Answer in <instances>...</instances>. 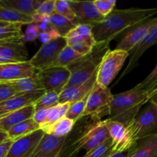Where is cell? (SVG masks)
<instances>
[{
    "mask_svg": "<svg viewBox=\"0 0 157 157\" xmlns=\"http://www.w3.org/2000/svg\"><path fill=\"white\" fill-rule=\"evenodd\" d=\"M36 73L37 70L29 62V60L25 62L0 64V81L34 78Z\"/></svg>",
    "mask_w": 157,
    "mask_h": 157,
    "instance_id": "cell-17",
    "label": "cell"
},
{
    "mask_svg": "<svg viewBox=\"0 0 157 157\" xmlns=\"http://www.w3.org/2000/svg\"><path fill=\"white\" fill-rule=\"evenodd\" d=\"M70 4L75 15L77 25H88L93 27L104 19L105 17L97 10L93 1L70 0Z\"/></svg>",
    "mask_w": 157,
    "mask_h": 157,
    "instance_id": "cell-12",
    "label": "cell"
},
{
    "mask_svg": "<svg viewBox=\"0 0 157 157\" xmlns=\"http://www.w3.org/2000/svg\"><path fill=\"white\" fill-rule=\"evenodd\" d=\"M109 43L107 41L96 43L89 53L83 55L68 66L70 78L65 88L83 84L96 73L103 57L110 50Z\"/></svg>",
    "mask_w": 157,
    "mask_h": 157,
    "instance_id": "cell-3",
    "label": "cell"
},
{
    "mask_svg": "<svg viewBox=\"0 0 157 157\" xmlns=\"http://www.w3.org/2000/svg\"><path fill=\"white\" fill-rule=\"evenodd\" d=\"M38 130H40V126L32 118H29L12 127L7 132V136L9 139L14 141L31 134Z\"/></svg>",
    "mask_w": 157,
    "mask_h": 157,
    "instance_id": "cell-23",
    "label": "cell"
},
{
    "mask_svg": "<svg viewBox=\"0 0 157 157\" xmlns=\"http://www.w3.org/2000/svg\"><path fill=\"white\" fill-rule=\"evenodd\" d=\"M155 15L157 8L115 9L101 22L92 27V33L97 43L110 42L122 32L144 20L155 17Z\"/></svg>",
    "mask_w": 157,
    "mask_h": 157,
    "instance_id": "cell-1",
    "label": "cell"
},
{
    "mask_svg": "<svg viewBox=\"0 0 157 157\" xmlns=\"http://www.w3.org/2000/svg\"><path fill=\"white\" fill-rule=\"evenodd\" d=\"M112 96L109 87H103L95 84L88 96L82 117L91 116L101 120L103 117L109 116Z\"/></svg>",
    "mask_w": 157,
    "mask_h": 157,
    "instance_id": "cell-7",
    "label": "cell"
},
{
    "mask_svg": "<svg viewBox=\"0 0 157 157\" xmlns=\"http://www.w3.org/2000/svg\"><path fill=\"white\" fill-rule=\"evenodd\" d=\"M48 109H40V110H35L33 115H32V119L34 120L35 123L41 126L43 124L46 119V116H47Z\"/></svg>",
    "mask_w": 157,
    "mask_h": 157,
    "instance_id": "cell-43",
    "label": "cell"
},
{
    "mask_svg": "<svg viewBox=\"0 0 157 157\" xmlns=\"http://www.w3.org/2000/svg\"><path fill=\"white\" fill-rule=\"evenodd\" d=\"M89 94L85 97V98H83V99L79 100V101L71 103L69 110H68L67 113L66 115V117L69 118V120L75 121V122H76L81 117L83 112H84L85 108H86V102H87V98Z\"/></svg>",
    "mask_w": 157,
    "mask_h": 157,
    "instance_id": "cell-34",
    "label": "cell"
},
{
    "mask_svg": "<svg viewBox=\"0 0 157 157\" xmlns=\"http://www.w3.org/2000/svg\"><path fill=\"white\" fill-rule=\"evenodd\" d=\"M34 112H35V107L33 104L1 116L0 130L7 133V132L16 124L29 118H32Z\"/></svg>",
    "mask_w": 157,
    "mask_h": 157,
    "instance_id": "cell-21",
    "label": "cell"
},
{
    "mask_svg": "<svg viewBox=\"0 0 157 157\" xmlns=\"http://www.w3.org/2000/svg\"><path fill=\"white\" fill-rule=\"evenodd\" d=\"M50 25L57 31L61 37H65L71 30L75 27V25L66 17L58 14L53 13L46 18Z\"/></svg>",
    "mask_w": 157,
    "mask_h": 157,
    "instance_id": "cell-26",
    "label": "cell"
},
{
    "mask_svg": "<svg viewBox=\"0 0 157 157\" xmlns=\"http://www.w3.org/2000/svg\"><path fill=\"white\" fill-rule=\"evenodd\" d=\"M83 55L78 54L73 49L71 48L68 45H66L64 48L62 50L60 54L58 55V58L55 60V62L51 66H58V67H67L72 63L75 62L76 60H78L80 57Z\"/></svg>",
    "mask_w": 157,
    "mask_h": 157,
    "instance_id": "cell-30",
    "label": "cell"
},
{
    "mask_svg": "<svg viewBox=\"0 0 157 157\" xmlns=\"http://www.w3.org/2000/svg\"><path fill=\"white\" fill-rule=\"evenodd\" d=\"M129 150L128 157H157V133L139 140Z\"/></svg>",
    "mask_w": 157,
    "mask_h": 157,
    "instance_id": "cell-22",
    "label": "cell"
},
{
    "mask_svg": "<svg viewBox=\"0 0 157 157\" xmlns=\"http://www.w3.org/2000/svg\"><path fill=\"white\" fill-rule=\"evenodd\" d=\"M102 120L91 116L80 117L75 122L70 133L66 136L58 157H75L82 150L86 135L92 127Z\"/></svg>",
    "mask_w": 157,
    "mask_h": 157,
    "instance_id": "cell-4",
    "label": "cell"
},
{
    "mask_svg": "<svg viewBox=\"0 0 157 157\" xmlns=\"http://www.w3.org/2000/svg\"><path fill=\"white\" fill-rule=\"evenodd\" d=\"M96 73L83 84L66 87L59 94V104L73 103L87 96L96 84Z\"/></svg>",
    "mask_w": 157,
    "mask_h": 157,
    "instance_id": "cell-19",
    "label": "cell"
},
{
    "mask_svg": "<svg viewBox=\"0 0 157 157\" xmlns=\"http://www.w3.org/2000/svg\"><path fill=\"white\" fill-rule=\"evenodd\" d=\"M34 7L35 14L42 17H49L55 13V0H35Z\"/></svg>",
    "mask_w": 157,
    "mask_h": 157,
    "instance_id": "cell-36",
    "label": "cell"
},
{
    "mask_svg": "<svg viewBox=\"0 0 157 157\" xmlns=\"http://www.w3.org/2000/svg\"><path fill=\"white\" fill-rule=\"evenodd\" d=\"M157 22V16L148 18L125 31V34L119 41L117 50L132 52V51L143 41L152 25Z\"/></svg>",
    "mask_w": 157,
    "mask_h": 157,
    "instance_id": "cell-10",
    "label": "cell"
},
{
    "mask_svg": "<svg viewBox=\"0 0 157 157\" xmlns=\"http://www.w3.org/2000/svg\"><path fill=\"white\" fill-rule=\"evenodd\" d=\"M29 61V53L22 38L0 41V64Z\"/></svg>",
    "mask_w": 157,
    "mask_h": 157,
    "instance_id": "cell-11",
    "label": "cell"
},
{
    "mask_svg": "<svg viewBox=\"0 0 157 157\" xmlns=\"http://www.w3.org/2000/svg\"><path fill=\"white\" fill-rule=\"evenodd\" d=\"M139 88L147 93L151 94L157 87V64L153 70L142 82L137 84Z\"/></svg>",
    "mask_w": 157,
    "mask_h": 157,
    "instance_id": "cell-38",
    "label": "cell"
},
{
    "mask_svg": "<svg viewBox=\"0 0 157 157\" xmlns=\"http://www.w3.org/2000/svg\"><path fill=\"white\" fill-rule=\"evenodd\" d=\"M112 142L114 153L126 152L135 144L125 125L117 121L105 120Z\"/></svg>",
    "mask_w": 157,
    "mask_h": 157,
    "instance_id": "cell-13",
    "label": "cell"
},
{
    "mask_svg": "<svg viewBox=\"0 0 157 157\" xmlns=\"http://www.w3.org/2000/svg\"><path fill=\"white\" fill-rule=\"evenodd\" d=\"M22 24H11L4 26H0V41L9 39V38H23V32L22 31Z\"/></svg>",
    "mask_w": 157,
    "mask_h": 157,
    "instance_id": "cell-33",
    "label": "cell"
},
{
    "mask_svg": "<svg viewBox=\"0 0 157 157\" xmlns=\"http://www.w3.org/2000/svg\"><path fill=\"white\" fill-rule=\"evenodd\" d=\"M34 2L35 0H0V6L33 16L35 14Z\"/></svg>",
    "mask_w": 157,
    "mask_h": 157,
    "instance_id": "cell-27",
    "label": "cell"
},
{
    "mask_svg": "<svg viewBox=\"0 0 157 157\" xmlns=\"http://www.w3.org/2000/svg\"><path fill=\"white\" fill-rule=\"evenodd\" d=\"M66 46V41L64 37H59L42 44L38 52L29 59V62L37 71L50 67Z\"/></svg>",
    "mask_w": 157,
    "mask_h": 157,
    "instance_id": "cell-9",
    "label": "cell"
},
{
    "mask_svg": "<svg viewBox=\"0 0 157 157\" xmlns=\"http://www.w3.org/2000/svg\"><path fill=\"white\" fill-rule=\"evenodd\" d=\"M59 94L58 92L46 91V93L34 103L35 110L40 109H49L59 104Z\"/></svg>",
    "mask_w": 157,
    "mask_h": 157,
    "instance_id": "cell-31",
    "label": "cell"
},
{
    "mask_svg": "<svg viewBox=\"0 0 157 157\" xmlns=\"http://www.w3.org/2000/svg\"><path fill=\"white\" fill-rule=\"evenodd\" d=\"M113 153L112 140L109 138L96 148L93 149L89 153H86L83 157H109Z\"/></svg>",
    "mask_w": 157,
    "mask_h": 157,
    "instance_id": "cell-35",
    "label": "cell"
},
{
    "mask_svg": "<svg viewBox=\"0 0 157 157\" xmlns=\"http://www.w3.org/2000/svg\"><path fill=\"white\" fill-rule=\"evenodd\" d=\"M134 143L157 133V107L149 103L135 119L126 126Z\"/></svg>",
    "mask_w": 157,
    "mask_h": 157,
    "instance_id": "cell-5",
    "label": "cell"
},
{
    "mask_svg": "<svg viewBox=\"0 0 157 157\" xmlns=\"http://www.w3.org/2000/svg\"><path fill=\"white\" fill-rule=\"evenodd\" d=\"M35 78L45 91L61 93L70 78V72L67 67L50 66L37 71Z\"/></svg>",
    "mask_w": 157,
    "mask_h": 157,
    "instance_id": "cell-8",
    "label": "cell"
},
{
    "mask_svg": "<svg viewBox=\"0 0 157 157\" xmlns=\"http://www.w3.org/2000/svg\"><path fill=\"white\" fill-rule=\"evenodd\" d=\"M64 38L66 41V45L70 47L80 55H87L92 51V48H91L83 39V38L74 31V29L71 30Z\"/></svg>",
    "mask_w": 157,
    "mask_h": 157,
    "instance_id": "cell-28",
    "label": "cell"
},
{
    "mask_svg": "<svg viewBox=\"0 0 157 157\" xmlns=\"http://www.w3.org/2000/svg\"><path fill=\"white\" fill-rule=\"evenodd\" d=\"M94 5L103 16L106 17L115 9L116 1L115 0H94Z\"/></svg>",
    "mask_w": 157,
    "mask_h": 157,
    "instance_id": "cell-39",
    "label": "cell"
},
{
    "mask_svg": "<svg viewBox=\"0 0 157 157\" xmlns=\"http://www.w3.org/2000/svg\"><path fill=\"white\" fill-rule=\"evenodd\" d=\"M9 24H11V23H6V22H3V21H0V26H4Z\"/></svg>",
    "mask_w": 157,
    "mask_h": 157,
    "instance_id": "cell-48",
    "label": "cell"
},
{
    "mask_svg": "<svg viewBox=\"0 0 157 157\" xmlns=\"http://www.w3.org/2000/svg\"><path fill=\"white\" fill-rule=\"evenodd\" d=\"M60 35L57 32V31H55V29L52 28V29L49 31H46V32H39V35H38V39L40 40L42 44L45 43L49 42V41H52L54 39H56V38H59Z\"/></svg>",
    "mask_w": 157,
    "mask_h": 157,
    "instance_id": "cell-42",
    "label": "cell"
},
{
    "mask_svg": "<svg viewBox=\"0 0 157 157\" xmlns=\"http://www.w3.org/2000/svg\"><path fill=\"white\" fill-rule=\"evenodd\" d=\"M7 138H8L7 133L2 131V130H0V144H1L2 142H4Z\"/></svg>",
    "mask_w": 157,
    "mask_h": 157,
    "instance_id": "cell-47",
    "label": "cell"
},
{
    "mask_svg": "<svg viewBox=\"0 0 157 157\" xmlns=\"http://www.w3.org/2000/svg\"><path fill=\"white\" fill-rule=\"evenodd\" d=\"M16 94L18 93L9 84L3 81H0V103L4 102Z\"/></svg>",
    "mask_w": 157,
    "mask_h": 157,
    "instance_id": "cell-41",
    "label": "cell"
},
{
    "mask_svg": "<svg viewBox=\"0 0 157 157\" xmlns=\"http://www.w3.org/2000/svg\"><path fill=\"white\" fill-rule=\"evenodd\" d=\"M65 139L45 133L31 157H58Z\"/></svg>",
    "mask_w": 157,
    "mask_h": 157,
    "instance_id": "cell-18",
    "label": "cell"
},
{
    "mask_svg": "<svg viewBox=\"0 0 157 157\" xmlns=\"http://www.w3.org/2000/svg\"><path fill=\"white\" fill-rule=\"evenodd\" d=\"M156 88L149 94L136 85L127 91L114 94L107 119L128 126L138 115L143 104L149 102Z\"/></svg>",
    "mask_w": 157,
    "mask_h": 157,
    "instance_id": "cell-2",
    "label": "cell"
},
{
    "mask_svg": "<svg viewBox=\"0 0 157 157\" xmlns=\"http://www.w3.org/2000/svg\"><path fill=\"white\" fill-rule=\"evenodd\" d=\"M129 154V150L126 152H122V153H114L109 157H128Z\"/></svg>",
    "mask_w": 157,
    "mask_h": 157,
    "instance_id": "cell-45",
    "label": "cell"
},
{
    "mask_svg": "<svg viewBox=\"0 0 157 157\" xmlns=\"http://www.w3.org/2000/svg\"><path fill=\"white\" fill-rule=\"evenodd\" d=\"M38 35H39V30H38V25L37 23H32L29 25L25 33H23L22 39L25 42L35 41L36 38H38Z\"/></svg>",
    "mask_w": 157,
    "mask_h": 157,
    "instance_id": "cell-40",
    "label": "cell"
},
{
    "mask_svg": "<svg viewBox=\"0 0 157 157\" xmlns=\"http://www.w3.org/2000/svg\"><path fill=\"white\" fill-rule=\"evenodd\" d=\"M75 124V121L64 117L52 125L42 129V130L46 134L52 135L57 137H65L70 133Z\"/></svg>",
    "mask_w": 157,
    "mask_h": 157,
    "instance_id": "cell-25",
    "label": "cell"
},
{
    "mask_svg": "<svg viewBox=\"0 0 157 157\" xmlns=\"http://www.w3.org/2000/svg\"><path fill=\"white\" fill-rule=\"evenodd\" d=\"M154 45L157 46V22L151 27V29H149V31L143 39V41L132 51V52H131L132 55H131L129 63H128L127 67L125 68L122 75H120L117 83L119 82L122 78H123L126 75L130 73L138 65L139 60L143 56L145 52Z\"/></svg>",
    "mask_w": 157,
    "mask_h": 157,
    "instance_id": "cell-16",
    "label": "cell"
},
{
    "mask_svg": "<svg viewBox=\"0 0 157 157\" xmlns=\"http://www.w3.org/2000/svg\"><path fill=\"white\" fill-rule=\"evenodd\" d=\"M12 142L13 141L7 138L4 142L0 144V157H6Z\"/></svg>",
    "mask_w": 157,
    "mask_h": 157,
    "instance_id": "cell-44",
    "label": "cell"
},
{
    "mask_svg": "<svg viewBox=\"0 0 157 157\" xmlns=\"http://www.w3.org/2000/svg\"><path fill=\"white\" fill-rule=\"evenodd\" d=\"M69 106H70V103H62V104H58L55 107L48 109L46 119L43 124L40 126V130L52 125L58 120L66 117L69 110Z\"/></svg>",
    "mask_w": 157,
    "mask_h": 157,
    "instance_id": "cell-29",
    "label": "cell"
},
{
    "mask_svg": "<svg viewBox=\"0 0 157 157\" xmlns=\"http://www.w3.org/2000/svg\"><path fill=\"white\" fill-rule=\"evenodd\" d=\"M109 138L110 136L106 121L105 120L99 121L91 128L87 133L82 150H85L86 153H89Z\"/></svg>",
    "mask_w": 157,
    "mask_h": 157,
    "instance_id": "cell-20",
    "label": "cell"
},
{
    "mask_svg": "<svg viewBox=\"0 0 157 157\" xmlns=\"http://www.w3.org/2000/svg\"><path fill=\"white\" fill-rule=\"evenodd\" d=\"M129 53L125 51L109 50L100 63L96 74V84L103 87H109L124 65Z\"/></svg>",
    "mask_w": 157,
    "mask_h": 157,
    "instance_id": "cell-6",
    "label": "cell"
},
{
    "mask_svg": "<svg viewBox=\"0 0 157 157\" xmlns=\"http://www.w3.org/2000/svg\"><path fill=\"white\" fill-rule=\"evenodd\" d=\"M149 102L155 104V105L157 107V88H156V90H155V92L154 93V94L152 95V98H150V100H149Z\"/></svg>",
    "mask_w": 157,
    "mask_h": 157,
    "instance_id": "cell-46",
    "label": "cell"
},
{
    "mask_svg": "<svg viewBox=\"0 0 157 157\" xmlns=\"http://www.w3.org/2000/svg\"><path fill=\"white\" fill-rule=\"evenodd\" d=\"M44 90H37L25 93H18L4 102L0 103V117L33 104L44 94Z\"/></svg>",
    "mask_w": 157,
    "mask_h": 157,
    "instance_id": "cell-15",
    "label": "cell"
},
{
    "mask_svg": "<svg viewBox=\"0 0 157 157\" xmlns=\"http://www.w3.org/2000/svg\"><path fill=\"white\" fill-rule=\"evenodd\" d=\"M55 13L66 17L77 25L76 18L71 7L70 0H55Z\"/></svg>",
    "mask_w": 157,
    "mask_h": 157,
    "instance_id": "cell-32",
    "label": "cell"
},
{
    "mask_svg": "<svg viewBox=\"0 0 157 157\" xmlns=\"http://www.w3.org/2000/svg\"><path fill=\"white\" fill-rule=\"evenodd\" d=\"M44 134L42 130H38L31 134L14 140L6 157H31Z\"/></svg>",
    "mask_w": 157,
    "mask_h": 157,
    "instance_id": "cell-14",
    "label": "cell"
},
{
    "mask_svg": "<svg viewBox=\"0 0 157 157\" xmlns=\"http://www.w3.org/2000/svg\"><path fill=\"white\" fill-rule=\"evenodd\" d=\"M0 21L13 24L30 25L34 23L33 17L27 15L18 11L5 8L0 6Z\"/></svg>",
    "mask_w": 157,
    "mask_h": 157,
    "instance_id": "cell-24",
    "label": "cell"
},
{
    "mask_svg": "<svg viewBox=\"0 0 157 157\" xmlns=\"http://www.w3.org/2000/svg\"><path fill=\"white\" fill-rule=\"evenodd\" d=\"M74 31L83 38L86 44L92 48L96 44L93 33H92V27L88 25H78L74 28Z\"/></svg>",
    "mask_w": 157,
    "mask_h": 157,
    "instance_id": "cell-37",
    "label": "cell"
}]
</instances>
